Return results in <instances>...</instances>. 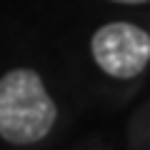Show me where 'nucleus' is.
Instances as JSON below:
<instances>
[{
    "instance_id": "f257e3e1",
    "label": "nucleus",
    "mask_w": 150,
    "mask_h": 150,
    "mask_svg": "<svg viewBox=\"0 0 150 150\" xmlns=\"http://www.w3.org/2000/svg\"><path fill=\"white\" fill-rule=\"evenodd\" d=\"M58 108L35 70L18 68L0 78V138L30 145L50 133Z\"/></svg>"
},
{
    "instance_id": "f03ea898",
    "label": "nucleus",
    "mask_w": 150,
    "mask_h": 150,
    "mask_svg": "<svg viewBox=\"0 0 150 150\" xmlns=\"http://www.w3.org/2000/svg\"><path fill=\"white\" fill-rule=\"evenodd\" d=\"M90 50L112 78H135L150 63V35L133 23H108L93 35Z\"/></svg>"
},
{
    "instance_id": "7ed1b4c3",
    "label": "nucleus",
    "mask_w": 150,
    "mask_h": 150,
    "mask_svg": "<svg viewBox=\"0 0 150 150\" xmlns=\"http://www.w3.org/2000/svg\"><path fill=\"white\" fill-rule=\"evenodd\" d=\"M112 3H128V5H138V3H148V0H112Z\"/></svg>"
}]
</instances>
